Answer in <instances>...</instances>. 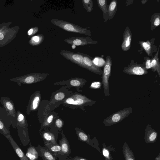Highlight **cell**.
<instances>
[{"label":"cell","mask_w":160,"mask_h":160,"mask_svg":"<svg viewBox=\"0 0 160 160\" xmlns=\"http://www.w3.org/2000/svg\"><path fill=\"white\" fill-rule=\"evenodd\" d=\"M51 23L63 30L72 32H75L90 36L91 32L86 28L81 27L69 22L58 19H52Z\"/></svg>","instance_id":"6da1fadb"},{"label":"cell","mask_w":160,"mask_h":160,"mask_svg":"<svg viewBox=\"0 0 160 160\" xmlns=\"http://www.w3.org/2000/svg\"><path fill=\"white\" fill-rule=\"evenodd\" d=\"M132 112V108L128 107L112 114L105 119L103 123L106 126H110L121 122Z\"/></svg>","instance_id":"7a4b0ae2"},{"label":"cell","mask_w":160,"mask_h":160,"mask_svg":"<svg viewBox=\"0 0 160 160\" xmlns=\"http://www.w3.org/2000/svg\"><path fill=\"white\" fill-rule=\"evenodd\" d=\"M106 58L105 63L102 71V84L103 86L104 95L106 97H107L110 95L108 80L111 74L112 61L110 56L108 55Z\"/></svg>","instance_id":"3957f363"},{"label":"cell","mask_w":160,"mask_h":160,"mask_svg":"<svg viewBox=\"0 0 160 160\" xmlns=\"http://www.w3.org/2000/svg\"><path fill=\"white\" fill-rule=\"evenodd\" d=\"M122 72L129 75H142L148 73V71L143 64H139L132 60L129 65L124 67Z\"/></svg>","instance_id":"277c9868"},{"label":"cell","mask_w":160,"mask_h":160,"mask_svg":"<svg viewBox=\"0 0 160 160\" xmlns=\"http://www.w3.org/2000/svg\"><path fill=\"white\" fill-rule=\"evenodd\" d=\"M61 55L72 62L84 68L83 63V53H75L66 50H62L60 52Z\"/></svg>","instance_id":"5b68a950"},{"label":"cell","mask_w":160,"mask_h":160,"mask_svg":"<svg viewBox=\"0 0 160 160\" xmlns=\"http://www.w3.org/2000/svg\"><path fill=\"white\" fill-rule=\"evenodd\" d=\"M63 40L68 44L78 46L93 45L98 43V41L92 39L89 37H72L65 38Z\"/></svg>","instance_id":"8992f818"},{"label":"cell","mask_w":160,"mask_h":160,"mask_svg":"<svg viewBox=\"0 0 160 160\" xmlns=\"http://www.w3.org/2000/svg\"><path fill=\"white\" fill-rule=\"evenodd\" d=\"M39 73H32L15 78L10 80L18 84H30L38 82L40 79Z\"/></svg>","instance_id":"52a82bcc"},{"label":"cell","mask_w":160,"mask_h":160,"mask_svg":"<svg viewBox=\"0 0 160 160\" xmlns=\"http://www.w3.org/2000/svg\"><path fill=\"white\" fill-rule=\"evenodd\" d=\"M83 63L84 68L98 75H101L102 71L101 68L95 65L92 62V58L89 55L83 53Z\"/></svg>","instance_id":"ba28073f"},{"label":"cell","mask_w":160,"mask_h":160,"mask_svg":"<svg viewBox=\"0 0 160 160\" xmlns=\"http://www.w3.org/2000/svg\"><path fill=\"white\" fill-rule=\"evenodd\" d=\"M94 102L85 96L79 94L74 95L67 98L65 101L67 104L75 105H81Z\"/></svg>","instance_id":"9c48e42d"},{"label":"cell","mask_w":160,"mask_h":160,"mask_svg":"<svg viewBox=\"0 0 160 160\" xmlns=\"http://www.w3.org/2000/svg\"><path fill=\"white\" fill-rule=\"evenodd\" d=\"M132 34L128 27L125 28L123 33V40L121 44L122 51H126L129 50L131 48Z\"/></svg>","instance_id":"30bf717a"},{"label":"cell","mask_w":160,"mask_h":160,"mask_svg":"<svg viewBox=\"0 0 160 160\" xmlns=\"http://www.w3.org/2000/svg\"><path fill=\"white\" fill-rule=\"evenodd\" d=\"M158 133L151 127V125L148 124L145 130L144 139L146 143L155 142L157 139Z\"/></svg>","instance_id":"8fae6325"},{"label":"cell","mask_w":160,"mask_h":160,"mask_svg":"<svg viewBox=\"0 0 160 160\" xmlns=\"http://www.w3.org/2000/svg\"><path fill=\"white\" fill-rule=\"evenodd\" d=\"M0 101L8 114L13 117H15L16 110L13 102L8 98L4 97L1 98Z\"/></svg>","instance_id":"7c38bea8"},{"label":"cell","mask_w":160,"mask_h":160,"mask_svg":"<svg viewBox=\"0 0 160 160\" xmlns=\"http://www.w3.org/2000/svg\"><path fill=\"white\" fill-rule=\"evenodd\" d=\"M5 137L8 140L16 153L21 160H29L10 134L6 136Z\"/></svg>","instance_id":"4fadbf2b"},{"label":"cell","mask_w":160,"mask_h":160,"mask_svg":"<svg viewBox=\"0 0 160 160\" xmlns=\"http://www.w3.org/2000/svg\"><path fill=\"white\" fill-rule=\"evenodd\" d=\"M160 45H159L154 57L151 59V68L152 71L155 72L157 71L160 77V64L159 60L158 54Z\"/></svg>","instance_id":"5bb4252c"},{"label":"cell","mask_w":160,"mask_h":160,"mask_svg":"<svg viewBox=\"0 0 160 160\" xmlns=\"http://www.w3.org/2000/svg\"><path fill=\"white\" fill-rule=\"evenodd\" d=\"M40 101V96L38 94H35L30 99L27 107V114L30 111H34L37 108Z\"/></svg>","instance_id":"9a60e30c"},{"label":"cell","mask_w":160,"mask_h":160,"mask_svg":"<svg viewBox=\"0 0 160 160\" xmlns=\"http://www.w3.org/2000/svg\"><path fill=\"white\" fill-rule=\"evenodd\" d=\"M97 3L99 7L102 11L104 22L106 23L108 19V6L107 0H97Z\"/></svg>","instance_id":"2e32d148"},{"label":"cell","mask_w":160,"mask_h":160,"mask_svg":"<svg viewBox=\"0 0 160 160\" xmlns=\"http://www.w3.org/2000/svg\"><path fill=\"white\" fill-rule=\"evenodd\" d=\"M122 152L125 160H135L133 153L125 142L122 147Z\"/></svg>","instance_id":"e0dca14e"},{"label":"cell","mask_w":160,"mask_h":160,"mask_svg":"<svg viewBox=\"0 0 160 160\" xmlns=\"http://www.w3.org/2000/svg\"><path fill=\"white\" fill-rule=\"evenodd\" d=\"M138 43L148 56H150L152 55L153 52L152 45L149 41L147 40L146 41H140Z\"/></svg>","instance_id":"ac0fdd59"},{"label":"cell","mask_w":160,"mask_h":160,"mask_svg":"<svg viewBox=\"0 0 160 160\" xmlns=\"http://www.w3.org/2000/svg\"><path fill=\"white\" fill-rule=\"evenodd\" d=\"M118 2L116 0H112L108 7V19H111L114 17L117 10Z\"/></svg>","instance_id":"d6986e66"},{"label":"cell","mask_w":160,"mask_h":160,"mask_svg":"<svg viewBox=\"0 0 160 160\" xmlns=\"http://www.w3.org/2000/svg\"><path fill=\"white\" fill-rule=\"evenodd\" d=\"M150 30L153 31L160 24V13L156 12L152 15L150 20Z\"/></svg>","instance_id":"ffe728a7"},{"label":"cell","mask_w":160,"mask_h":160,"mask_svg":"<svg viewBox=\"0 0 160 160\" xmlns=\"http://www.w3.org/2000/svg\"><path fill=\"white\" fill-rule=\"evenodd\" d=\"M26 156L29 160H35L38 157V152L33 146L29 147L28 148Z\"/></svg>","instance_id":"44dd1931"},{"label":"cell","mask_w":160,"mask_h":160,"mask_svg":"<svg viewBox=\"0 0 160 160\" xmlns=\"http://www.w3.org/2000/svg\"><path fill=\"white\" fill-rule=\"evenodd\" d=\"M61 151L64 154H68L70 152V149L69 143L65 137H63L60 142Z\"/></svg>","instance_id":"7402d4cb"},{"label":"cell","mask_w":160,"mask_h":160,"mask_svg":"<svg viewBox=\"0 0 160 160\" xmlns=\"http://www.w3.org/2000/svg\"><path fill=\"white\" fill-rule=\"evenodd\" d=\"M17 124L18 126L25 128L27 127V123L25 116L20 111H18L16 113Z\"/></svg>","instance_id":"603a6c76"},{"label":"cell","mask_w":160,"mask_h":160,"mask_svg":"<svg viewBox=\"0 0 160 160\" xmlns=\"http://www.w3.org/2000/svg\"><path fill=\"white\" fill-rule=\"evenodd\" d=\"M44 38V36L42 34H38L31 38L30 43L33 46L39 45L42 43Z\"/></svg>","instance_id":"cb8c5ba5"},{"label":"cell","mask_w":160,"mask_h":160,"mask_svg":"<svg viewBox=\"0 0 160 160\" xmlns=\"http://www.w3.org/2000/svg\"><path fill=\"white\" fill-rule=\"evenodd\" d=\"M83 8L87 12H91L93 10V2L92 0H82Z\"/></svg>","instance_id":"d4e9b609"},{"label":"cell","mask_w":160,"mask_h":160,"mask_svg":"<svg viewBox=\"0 0 160 160\" xmlns=\"http://www.w3.org/2000/svg\"><path fill=\"white\" fill-rule=\"evenodd\" d=\"M43 137L46 141L53 144H57L55 137L52 133L48 132H45L43 134Z\"/></svg>","instance_id":"484cf974"},{"label":"cell","mask_w":160,"mask_h":160,"mask_svg":"<svg viewBox=\"0 0 160 160\" xmlns=\"http://www.w3.org/2000/svg\"><path fill=\"white\" fill-rule=\"evenodd\" d=\"M45 145L48 147L49 150L52 152H56L61 151V147L60 145L53 144L52 143H46Z\"/></svg>","instance_id":"4316f807"},{"label":"cell","mask_w":160,"mask_h":160,"mask_svg":"<svg viewBox=\"0 0 160 160\" xmlns=\"http://www.w3.org/2000/svg\"><path fill=\"white\" fill-rule=\"evenodd\" d=\"M41 151L42 156L46 160H55L54 157L48 151L42 148L41 149Z\"/></svg>","instance_id":"83f0119b"},{"label":"cell","mask_w":160,"mask_h":160,"mask_svg":"<svg viewBox=\"0 0 160 160\" xmlns=\"http://www.w3.org/2000/svg\"><path fill=\"white\" fill-rule=\"evenodd\" d=\"M102 152L103 155L107 160H112V158L110 155V152L106 147L105 143L103 144Z\"/></svg>","instance_id":"f1b7e54d"},{"label":"cell","mask_w":160,"mask_h":160,"mask_svg":"<svg viewBox=\"0 0 160 160\" xmlns=\"http://www.w3.org/2000/svg\"><path fill=\"white\" fill-rule=\"evenodd\" d=\"M92 61L95 65L99 67L104 66L105 63V61L100 57H96L92 60Z\"/></svg>","instance_id":"f546056e"},{"label":"cell","mask_w":160,"mask_h":160,"mask_svg":"<svg viewBox=\"0 0 160 160\" xmlns=\"http://www.w3.org/2000/svg\"><path fill=\"white\" fill-rule=\"evenodd\" d=\"M0 132L4 135L5 137L10 134V132L6 128L3 122L0 119Z\"/></svg>","instance_id":"4dcf8cb0"},{"label":"cell","mask_w":160,"mask_h":160,"mask_svg":"<svg viewBox=\"0 0 160 160\" xmlns=\"http://www.w3.org/2000/svg\"><path fill=\"white\" fill-rule=\"evenodd\" d=\"M77 134L78 138L80 141L86 142H89L88 137L84 132L78 131L77 132Z\"/></svg>","instance_id":"1f68e13d"},{"label":"cell","mask_w":160,"mask_h":160,"mask_svg":"<svg viewBox=\"0 0 160 160\" xmlns=\"http://www.w3.org/2000/svg\"><path fill=\"white\" fill-rule=\"evenodd\" d=\"M144 60L145 61L144 63L146 69H148L151 68V59L149 57H144Z\"/></svg>","instance_id":"d6a6232c"},{"label":"cell","mask_w":160,"mask_h":160,"mask_svg":"<svg viewBox=\"0 0 160 160\" xmlns=\"http://www.w3.org/2000/svg\"><path fill=\"white\" fill-rule=\"evenodd\" d=\"M102 84L101 82H94L91 83L90 88L94 89H98L101 87Z\"/></svg>","instance_id":"836d02e7"},{"label":"cell","mask_w":160,"mask_h":160,"mask_svg":"<svg viewBox=\"0 0 160 160\" xmlns=\"http://www.w3.org/2000/svg\"><path fill=\"white\" fill-rule=\"evenodd\" d=\"M65 97L64 94L62 92H60L55 95L54 98L57 101H60L63 99Z\"/></svg>","instance_id":"e575fe53"},{"label":"cell","mask_w":160,"mask_h":160,"mask_svg":"<svg viewBox=\"0 0 160 160\" xmlns=\"http://www.w3.org/2000/svg\"><path fill=\"white\" fill-rule=\"evenodd\" d=\"M70 84L72 86L78 87L80 86L81 85V83L77 79H74L70 81Z\"/></svg>","instance_id":"d590c367"},{"label":"cell","mask_w":160,"mask_h":160,"mask_svg":"<svg viewBox=\"0 0 160 160\" xmlns=\"http://www.w3.org/2000/svg\"><path fill=\"white\" fill-rule=\"evenodd\" d=\"M38 30V27H35L33 28H32L29 29L28 31V35H31L37 32Z\"/></svg>","instance_id":"8d00e7d4"},{"label":"cell","mask_w":160,"mask_h":160,"mask_svg":"<svg viewBox=\"0 0 160 160\" xmlns=\"http://www.w3.org/2000/svg\"><path fill=\"white\" fill-rule=\"evenodd\" d=\"M53 116L52 115H50L47 118V120L44 123L43 125L44 126L48 125L52 122L53 119Z\"/></svg>","instance_id":"74e56055"},{"label":"cell","mask_w":160,"mask_h":160,"mask_svg":"<svg viewBox=\"0 0 160 160\" xmlns=\"http://www.w3.org/2000/svg\"><path fill=\"white\" fill-rule=\"evenodd\" d=\"M55 124L57 127L59 128H62L63 125V122L62 121L59 119H58L56 120Z\"/></svg>","instance_id":"f35d334b"},{"label":"cell","mask_w":160,"mask_h":160,"mask_svg":"<svg viewBox=\"0 0 160 160\" xmlns=\"http://www.w3.org/2000/svg\"><path fill=\"white\" fill-rule=\"evenodd\" d=\"M72 160H88L86 158L78 156H76L72 159Z\"/></svg>","instance_id":"ab89813d"},{"label":"cell","mask_w":160,"mask_h":160,"mask_svg":"<svg viewBox=\"0 0 160 160\" xmlns=\"http://www.w3.org/2000/svg\"><path fill=\"white\" fill-rule=\"evenodd\" d=\"M4 38V36L3 34L0 32V40H2Z\"/></svg>","instance_id":"60d3db41"},{"label":"cell","mask_w":160,"mask_h":160,"mask_svg":"<svg viewBox=\"0 0 160 160\" xmlns=\"http://www.w3.org/2000/svg\"><path fill=\"white\" fill-rule=\"evenodd\" d=\"M154 160H160V153H159L157 157Z\"/></svg>","instance_id":"b9f144b4"},{"label":"cell","mask_w":160,"mask_h":160,"mask_svg":"<svg viewBox=\"0 0 160 160\" xmlns=\"http://www.w3.org/2000/svg\"><path fill=\"white\" fill-rule=\"evenodd\" d=\"M147 1V0H142L141 1L142 4V5L144 4Z\"/></svg>","instance_id":"7bdbcfd3"}]
</instances>
